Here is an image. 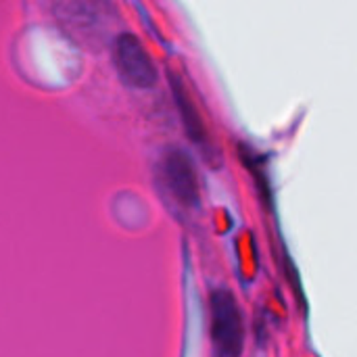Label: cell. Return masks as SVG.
<instances>
[{
	"instance_id": "4",
	"label": "cell",
	"mask_w": 357,
	"mask_h": 357,
	"mask_svg": "<svg viewBox=\"0 0 357 357\" xmlns=\"http://www.w3.org/2000/svg\"><path fill=\"white\" fill-rule=\"evenodd\" d=\"M172 88H174V94H176V100H178V107H180V113H182V121H184V126H186L188 136H190L197 144L205 146L207 134H205V126H203V119H201V115H199L195 102L188 98V92L184 90V86H182L180 79L172 77Z\"/></svg>"
},
{
	"instance_id": "1",
	"label": "cell",
	"mask_w": 357,
	"mask_h": 357,
	"mask_svg": "<svg viewBox=\"0 0 357 357\" xmlns=\"http://www.w3.org/2000/svg\"><path fill=\"white\" fill-rule=\"evenodd\" d=\"M209 314H211V345L215 357L243 356L245 324L236 297L226 289L215 291L209 301Z\"/></svg>"
},
{
	"instance_id": "2",
	"label": "cell",
	"mask_w": 357,
	"mask_h": 357,
	"mask_svg": "<svg viewBox=\"0 0 357 357\" xmlns=\"http://www.w3.org/2000/svg\"><path fill=\"white\" fill-rule=\"evenodd\" d=\"M113 63L119 77L132 88L146 90L157 84V67L144 44L134 33L117 36L113 48Z\"/></svg>"
},
{
	"instance_id": "3",
	"label": "cell",
	"mask_w": 357,
	"mask_h": 357,
	"mask_svg": "<svg viewBox=\"0 0 357 357\" xmlns=\"http://www.w3.org/2000/svg\"><path fill=\"white\" fill-rule=\"evenodd\" d=\"M161 178L167 192L182 207H197L199 203V178L192 167V161L180 149H172L163 155Z\"/></svg>"
}]
</instances>
